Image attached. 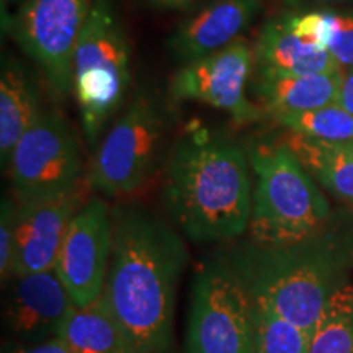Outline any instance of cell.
Returning a JSON list of instances; mask_svg holds the SVG:
<instances>
[{"instance_id":"6da1fadb","label":"cell","mask_w":353,"mask_h":353,"mask_svg":"<svg viewBox=\"0 0 353 353\" xmlns=\"http://www.w3.org/2000/svg\"><path fill=\"white\" fill-rule=\"evenodd\" d=\"M113 247L105 285L130 353H170L179 281L188 263L182 237L139 205L112 208Z\"/></svg>"},{"instance_id":"7a4b0ae2","label":"cell","mask_w":353,"mask_h":353,"mask_svg":"<svg viewBox=\"0 0 353 353\" xmlns=\"http://www.w3.org/2000/svg\"><path fill=\"white\" fill-rule=\"evenodd\" d=\"M252 190L249 151L226 132L188 128L170 149L162 198L196 244L228 242L249 231Z\"/></svg>"},{"instance_id":"3957f363","label":"cell","mask_w":353,"mask_h":353,"mask_svg":"<svg viewBox=\"0 0 353 353\" xmlns=\"http://www.w3.org/2000/svg\"><path fill=\"white\" fill-rule=\"evenodd\" d=\"M247 293L312 337L325 306L348 280L353 237L327 226L288 244L242 242L223 255Z\"/></svg>"},{"instance_id":"277c9868","label":"cell","mask_w":353,"mask_h":353,"mask_svg":"<svg viewBox=\"0 0 353 353\" xmlns=\"http://www.w3.org/2000/svg\"><path fill=\"white\" fill-rule=\"evenodd\" d=\"M247 151L254 179L249 241L288 244L329 226V200L283 139Z\"/></svg>"},{"instance_id":"5b68a950","label":"cell","mask_w":353,"mask_h":353,"mask_svg":"<svg viewBox=\"0 0 353 353\" xmlns=\"http://www.w3.org/2000/svg\"><path fill=\"white\" fill-rule=\"evenodd\" d=\"M131 85V48L117 0H94L72 59V94L87 144L95 148L121 113Z\"/></svg>"},{"instance_id":"8992f818","label":"cell","mask_w":353,"mask_h":353,"mask_svg":"<svg viewBox=\"0 0 353 353\" xmlns=\"http://www.w3.org/2000/svg\"><path fill=\"white\" fill-rule=\"evenodd\" d=\"M169 128L164 105L149 92L136 94L95 145L90 188L110 198L139 190L157 169Z\"/></svg>"},{"instance_id":"52a82bcc","label":"cell","mask_w":353,"mask_h":353,"mask_svg":"<svg viewBox=\"0 0 353 353\" xmlns=\"http://www.w3.org/2000/svg\"><path fill=\"white\" fill-rule=\"evenodd\" d=\"M254 303L224 257L195 273L190 299L187 353H255Z\"/></svg>"},{"instance_id":"ba28073f","label":"cell","mask_w":353,"mask_h":353,"mask_svg":"<svg viewBox=\"0 0 353 353\" xmlns=\"http://www.w3.org/2000/svg\"><path fill=\"white\" fill-rule=\"evenodd\" d=\"M7 170L19 203L76 188L85 176L77 132L68 118L59 110H44L15 145Z\"/></svg>"},{"instance_id":"9c48e42d","label":"cell","mask_w":353,"mask_h":353,"mask_svg":"<svg viewBox=\"0 0 353 353\" xmlns=\"http://www.w3.org/2000/svg\"><path fill=\"white\" fill-rule=\"evenodd\" d=\"M94 0H25L3 28L41 70L51 94H72L74 50Z\"/></svg>"},{"instance_id":"30bf717a","label":"cell","mask_w":353,"mask_h":353,"mask_svg":"<svg viewBox=\"0 0 353 353\" xmlns=\"http://www.w3.org/2000/svg\"><path fill=\"white\" fill-rule=\"evenodd\" d=\"M254 72V48L241 38L224 50L180 65L170 79L169 94L174 101H198L247 125L267 117L249 97Z\"/></svg>"},{"instance_id":"8fae6325","label":"cell","mask_w":353,"mask_h":353,"mask_svg":"<svg viewBox=\"0 0 353 353\" xmlns=\"http://www.w3.org/2000/svg\"><path fill=\"white\" fill-rule=\"evenodd\" d=\"M112 247V210L94 195L70 221L54 265L77 307L88 306L105 291Z\"/></svg>"},{"instance_id":"7c38bea8","label":"cell","mask_w":353,"mask_h":353,"mask_svg":"<svg viewBox=\"0 0 353 353\" xmlns=\"http://www.w3.org/2000/svg\"><path fill=\"white\" fill-rule=\"evenodd\" d=\"M90 188L83 179L76 188L56 196L17 201L15 252L10 278L54 268L70 221L85 203Z\"/></svg>"},{"instance_id":"4fadbf2b","label":"cell","mask_w":353,"mask_h":353,"mask_svg":"<svg viewBox=\"0 0 353 353\" xmlns=\"http://www.w3.org/2000/svg\"><path fill=\"white\" fill-rule=\"evenodd\" d=\"M12 278L6 307L8 330L25 343L59 335L76 304L54 268Z\"/></svg>"},{"instance_id":"5bb4252c","label":"cell","mask_w":353,"mask_h":353,"mask_svg":"<svg viewBox=\"0 0 353 353\" xmlns=\"http://www.w3.org/2000/svg\"><path fill=\"white\" fill-rule=\"evenodd\" d=\"M262 10V0H208L169 34L165 48L180 64L213 54L241 39Z\"/></svg>"},{"instance_id":"9a60e30c","label":"cell","mask_w":353,"mask_h":353,"mask_svg":"<svg viewBox=\"0 0 353 353\" xmlns=\"http://www.w3.org/2000/svg\"><path fill=\"white\" fill-rule=\"evenodd\" d=\"M252 48L254 74L262 76H314L343 69L327 50L303 41L291 32L286 15L268 20Z\"/></svg>"},{"instance_id":"2e32d148","label":"cell","mask_w":353,"mask_h":353,"mask_svg":"<svg viewBox=\"0 0 353 353\" xmlns=\"http://www.w3.org/2000/svg\"><path fill=\"white\" fill-rule=\"evenodd\" d=\"M44 110L38 83L28 69L13 56H3L0 72V159L7 169L21 136Z\"/></svg>"},{"instance_id":"e0dca14e","label":"cell","mask_w":353,"mask_h":353,"mask_svg":"<svg viewBox=\"0 0 353 353\" xmlns=\"http://www.w3.org/2000/svg\"><path fill=\"white\" fill-rule=\"evenodd\" d=\"M343 69L314 76H262L254 74L250 90L267 117L285 112H306L337 101Z\"/></svg>"},{"instance_id":"ac0fdd59","label":"cell","mask_w":353,"mask_h":353,"mask_svg":"<svg viewBox=\"0 0 353 353\" xmlns=\"http://www.w3.org/2000/svg\"><path fill=\"white\" fill-rule=\"evenodd\" d=\"M283 141L325 192L353 205V139L324 141L288 131Z\"/></svg>"},{"instance_id":"d6986e66","label":"cell","mask_w":353,"mask_h":353,"mask_svg":"<svg viewBox=\"0 0 353 353\" xmlns=\"http://www.w3.org/2000/svg\"><path fill=\"white\" fill-rule=\"evenodd\" d=\"M59 337L72 353H130L125 332L105 291L85 307H74Z\"/></svg>"},{"instance_id":"ffe728a7","label":"cell","mask_w":353,"mask_h":353,"mask_svg":"<svg viewBox=\"0 0 353 353\" xmlns=\"http://www.w3.org/2000/svg\"><path fill=\"white\" fill-rule=\"evenodd\" d=\"M309 353H353V283L334 293L317 322Z\"/></svg>"},{"instance_id":"44dd1931","label":"cell","mask_w":353,"mask_h":353,"mask_svg":"<svg viewBox=\"0 0 353 353\" xmlns=\"http://www.w3.org/2000/svg\"><path fill=\"white\" fill-rule=\"evenodd\" d=\"M273 120L288 131L324 141L353 139V114L339 103L306 110L273 114Z\"/></svg>"},{"instance_id":"7402d4cb","label":"cell","mask_w":353,"mask_h":353,"mask_svg":"<svg viewBox=\"0 0 353 353\" xmlns=\"http://www.w3.org/2000/svg\"><path fill=\"white\" fill-rule=\"evenodd\" d=\"M255 353H309L311 337L263 303L254 301Z\"/></svg>"},{"instance_id":"603a6c76","label":"cell","mask_w":353,"mask_h":353,"mask_svg":"<svg viewBox=\"0 0 353 353\" xmlns=\"http://www.w3.org/2000/svg\"><path fill=\"white\" fill-rule=\"evenodd\" d=\"M286 19H288L290 30L298 38L327 50L330 37H332V12H306L299 15H286Z\"/></svg>"},{"instance_id":"cb8c5ba5","label":"cell","mask_w":353,"mask_h":353,"mask_svg":"<svg viewBox=\"0 0 353 353\" xmlns=\"http://www.w3.org/2000/svg\"><path fill=\"white\" fill-rule=\"evenodd\" d=\"M327 51L343 69L353 68V12H332V37Z\"/></svg>"},{"instance_id":"d4e9b609","label":"cell","mask_w":353,"mask_h":353,"mask_svg":"<svg viewBox=\"0 0 353 353\" xmlns=\"http://www.w3.org/2000/svg\"><path fill=\"white\" fill-rule=\"evenodd\" d=\"M15 228H17V201L2 198L0 211V275L6 283L10 278L13 252H15Z\"/></svg>"},{"instance_id":"484cf974","label":"cell","mask_w":353,"mask_h":353,"mask_svg":"<svg viewBox=\"0 0 353 353\" xmlns=\"http://www.w3.org/2000/svg\"><path fill=\"white\" fill-rule=\"evenodd\" d=\"M10 353H72L70 348L65 345V342L59 335L56 337L48 339L43 342H34V343H23V345L17 348Z\"/></svg>"},{"instance_id":"4316f807","label":"cell","mask_w":353,"mask_h":353,"mask_svg":"<svg viewBox=\"0 0 353 353\" xmlns=\"http://www.w3.org/2000/svg\"><path fill=\"white\" fill-rule=\"evenodd\" d=\"M145 6L156 8V10L164 12H183V10H195L208 0H141Z\"/></svg>"},{"instance_id":"83f0119b","label":"cell","mask_w":353,"mask_h":353,"mask_svg":"<svg viewBox=\"0 0 353 353\" xmlns=\"http://www.w3.org/2000/svg\"><path fill=\"white\" fill-rule=\"evenodd\" d=\"M335 103H339L342 108H345L347 112L353 114V68L343 69L341 90H339L337 101Z\"/></svg>"},{"instance_id":"f1b7e54d","label":"cell","mask_w":353,"mask_h":353,"mask_svg":"<svg viewBox=\"0 0 353 353\" xmlns=\"http://www.w3.org/2000/svg\"><path fill=\"white\" fill-rule=\"evenodd\" d=\"M25 0H0V8H2V26L6 28L8 25V21L12 19V8L17 7L19 8Z\"/></svg>"},{"instance_id":"f546056e","label":"cell","mask_w":353,"mask_h":353,"mask_svg":"<svg viewBox=\"0 0 353 353\" xmlns=\"http://www.w3.org/2000/svg\"><path fill=\"white\" fill-rule=\"evenodd\" d=\"M288 2H291V3H294V2H298V0H288Z\"/></svg>"}]
</instances>
